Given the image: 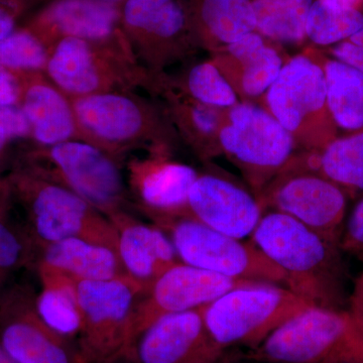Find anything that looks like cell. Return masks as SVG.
<instances>
[{"instance_id":"obj_37","label":"cell","mask_w":363,"mask_h":363,"mask_svg":"<svg viewBox=\"0 0 363 363\" xmlns=\"http://www.w3.org/2000/svg\"><path fill=\"white\" fill-rule=\"evenodd\" d=\"M20 81L16 72L0 65V105H18Z\"/></svg>"},{"instance_id":"obj_44","label":"cell","mask_w":363,"mask_h":363,"mask_svg":"<svg viewBox=\"0 0 363 363\" xmlns=\"http://www.w3.org/2000/svg\"><path fill=\"white\" fill-rule=\"evenodd\" d=\"M109 1L117 2V4H123L125 0H109Z\"/></svg>"},{"instance_id":"obj_13","label":"cell","mask_w":363,"mask_h":363,"mask_svg":"<svg viewBox=\"0 0 363 363\" xmlns=\"http://www.w3.org/2000/svg\"><path fill=\"white\" fill-rule=\"evenodd\" d=\"M30 171L68 188L109 216L128 207V188L118 160L85 140H73L35 152Z\"/></svg>"},{"instance_id":"obj_17","label":"cell","mask_w":363,"mask_h":363,"mask_svg":"<svg viewBox=\"0 0 363 363\" xmlns=\"http://www.w3.org/2000/svg\"><path fill=\"white\" fill-rule=\"evenodd\" d=\"M172 152L150 150L147 157L133 160L128 166V186L152 222L190 216L189 194L199 173L190 164L172 159Z\"/></svg>"},{"instance_id":"obj_6","label":"cell","mask_w":363,"mask_h":363,"mask_svg":"<svg viewBox=\"0 0 363 363\" xmlns=\"http://www.w3.org/2000/svg\"><path fill=\"white\" fill-rule=\"evenodd\" d=\"M311 306L285 286L252 283L234 288L203 307V317L212 338L224 350H252Z\"/></svg>"},{"instance_id":"obj_19","label":"cell","mask_w":363,"mask_h":363,"mask_svg":"<svg viewBox=\"0 0 363 363\" xmlns=\"http://www.w3.org/2000/svg\"><path fill=\"white\" fill-rule=\"evenodd\" d=\"M0 346L18 363H82L78 346L40 320L35 301L4 306Z\"/></svg>"},{"instance_id":"obj_38","label":"cell","mask_w":363,"mask_h":363,"mask_svg":"<svg viewBox=\"0 0 363 363\" xmlns=\"http://www.w3.org/2000/svg\"><path fill=\"white\" fill-rule=\"evenodd\" d=\"M346 309L363 330V271L355 279Z\"/></svg>"},{"instance_id":"obj_8","label":"cell","mask_w":363,"mask_h":363,"mask_svg":"<svg viewBox=\"0 0 363 363\" xmlns=\"http://www.w3.org/2000/svg\"><path fill=\"white\" fill-rule=\"evenodd\" d=\"M76 283L82 315L77 342L82 363H111L128 357L133 345V313L145 289L128 274Z\"/></svg>"},{"instance_id":"obj_40","label":"cell","mask_w":363,"mask_h":363,"mask_svg":"<svg viewBox=\"0 0 363 363\" xmlns=\"http://www.w3.org/2000/svg\"><path fill=\"white\" fill-rule=\"evenodd\" d=\"M0 363H18L13 359L0 346Z\"/></svg>"},{"instance_id":"obj_14","label":"cell","mask_w":363,"mask_h":363,"mask_svg":"<svg viewBox=\"0 0 363 363\" xmlns=\"http://www.w3.org/2000/svg\"><path fill=\"white\" fill-rule=\"evenodd\" d=\"M252 283L259 281L227 278L179 262L157 277L138 300L133 313V344L160 318L200 309L228 291Z\"/></svg>"},{"instance_id":"obj_41","label":"cell","mask_w":363,"mask_h":363,"mask_svg":"<svg viewBox=\"0 0 363 363\" xmlns=\"http://www.w3.org/2000/svg\"><path fill=\"white\" fill-rule=\"evenodd\" d=\"M111 363H136L131 360L130 358L128 357H123L119 358V359L116 360V362H112Z\"/></svg>"},{"instance_id":"obj_27","label":"cell","mask_w":363,"mask_h":363,"mask_svg":"<svg viewBox=\"0 0 363 363\" xmlns=\"http://www.w3.org/2000/svg\"><path fill=\"white\" fill-rule=\"evenodd\" d=\"M326 79L327 101L339 130H363V73L320 51Z\"/></svg>"},{"instance_id":"obj_25","label":"cell","mask_w":363,"mask_h":363,"mask_svg":"<svg viewBox=\"0 0 363 363\" xmlns=\"http://www.w3.org/2000/svg\"><path fill=\"white\" fill-rule=\"evenodd\" d=\"M40 248V264L75 281H104L126 274L116 250L101 243L67 238Z\"/></svg>"},{"instance_id":"obj_18","label":"cell","mask_w":363,"mask_h":363,"mask_svg":"<svg viewBox=\"0 0 363 363\" xmlns=\"http://www.w3.org/2000/svg\"><path fill=\"white\" fill-rule=\"evenodd\" d=\"M26 28L49 50L65 38L108 44L128 42L121 28V4L109 0H51Z\"/></svg>"},{"instance_id":"obj_32","label":"cell","mask_w":363,"mask_h":363,"mask_svg":"<svg viewBox=\"0 0 363 363\" xmlns=\"http://www.w3.org/2000/svg\"><path fill=\"white\" fill-rule=\"evenodd\" d=\"M49 54V48L26 26L0 40V65L11 71L45 73Z\"/></svg>"},{"instance_id":"obj_1","label":"cell","mask_w":363,"mask_h":363,"mask_svg":"<svg viewBox=\"0 0 363 363\" xmlns=\"http://www.w3.org/2000/svg\"><path fill=\"white\" fill-rule=\"evenodd\" d=\"M252 241L285 274L289 290L313 306H347L345 267L338 243L278 211L264 212Z\"/></svg>"},{"instance_id":"obj_30","label":"cell","mask_w":363,"mask_h":363,"mask_svg":"<svg viewBox=\"0 0 363 363\" xmlns=\"http://www.w3.org/2000/svg\"><path fill=\"white\" fill-rule=\"evenodd\" d=\"M317 171L350 196L363 192V130L339 135L317 159Z\"/></svg>"},{"instance_id":"obj_39","label":"cell","mask_w":363,"mask_h":363,"mask_svg":"<svg viewBox=\"0 0 363 363\" xmlns=\"http://www.w3.org/2000/svg\"><path fill=\"white\" fill-rule=\"evenodd\" d=\"M334 4H340V6L352 7V9H359L363 4V0H328Z\"/></svg>"},{"instance_id":"obj_11","label":"cell","mask_w":363,"mask_h":363,"mask_svg":"<svg viewBox=\"0 0 363 363\" xmlns=\"http://www.w3.org/2000/svg\"><path fill=\"white\" fill-rule=\"evenodd\" d=\"M309 152L300 150L260 193L264 211H278L338 243L350 195L310 167Z\"/></svg>"},{"instance_id":"obj_3","label":"cell","mask_w":363,"mask_h":363,"mask_svg":"<svg viewBox=\"0 0 363 363\" xmlns=\"http://www.w3.org/2000/svg\"><path fill=\"white\" fill-rule=\"evenodd\" d=\"M257 363H363V330L347 309L311 306L238 359Z\"/></svg>"},{"instance_id":"obj_28","label":"cell","mask_w":363,"mask_h":363,"mask_svg":"<svg viewBox=\"0 0 363 363\" xmlns=\"http://www.w3.org/2000/svg\"><path fill=\"white\" fill-rule=\"evenodd\" d=\"M160 82L203 104L227 109L241 100L211 59L191 62L175 75L162 74Z\"/></svg>"},{"instance_id":"obj_29","label":"cell","mask_w":363,"mask_h":363,"mask_svg":"<svg viewBox=\"0 0 363 363\" xmlns=\"http://www.w3.org/2000/svg\"><path fill=\"white\" fill-rule=\"evenodd\" d=\"M314 0H253L255 32L277 45L302 44Z\"/></svg>"},{"instance_id":"obj_15","label":"cell","mask_w":363,"mask_h":363,"mask_svg":"<svg viewBox=\"0 0 363 363\" xmlns=\"http://www.w3.org/2000/svg\"><path fill=\"white\" fill-rule=\"evenodd\" d=\"M136 363H231L212 338L203 308L160 318L136 339L128 357Z\"/></svg>"},{"instance_id":"obj_35","label":"cell","mask_w":363,"mask_h":363,"mask_svg":"<svg viewBox=\"0 0 363 363\" xmlns=\"http://www.w3.org/2000/svg\"><path fill=\"white\" fill-rule=\"evenodd\" d=\"M0 136L9 142L32 136L30 123L20 105H0Z\"/></svg>"},{"instance_id":"obj_16","label":"cell","mask_w":363,"mask_h":363,"mask_svg":"<svg viewBox=\"0 0 363 363\" xmlns=\"http://www.w3.org/2000/svg\"><path fill=\"white\" fill-rule=\"evenodd\" d=\"M189 194V214L214 230L243 240L252 236L264 211L255 193L208 162Z\"/></svg>"},{"instance_id":"obj_2","label":"cell","mask_w":363,"mask_h":363,"mask_svg":"<svg viewBox=\"0 0 363 363\" xmlns=\"http://www.w3.org/2000/svg\"><path fill=\"white\" fill-rule=\"evenodd\" d=\"M82 140L118 160L136 147L173 150L180 138L162 108L131 91L71 98Z\"/></svg>"},{"instance_id":"obj_26","label":"cell","mask_w":363,"mask_h":363,"mask_svg":"<svg viewBox=\"0 0 363 363\" xmlns=\"http://www.w3.org/2000/svg\"><path fill=\"white\" fill-rule=\"evenodd\" d=\"M39 274L42 291L35 300V311L50 329L73 340L82 328L77 283L63 272L42 264Z\"/></svg>"},{"instance_id":"obj_22","label":"cell","mask_w":363,"mask_h":363,"mask_svg":"<svg viewBox=\"0 0 363 363\" xmlns=\"http://www.w3.org/2000/svg\"><path fill=\"white\" fill-rule=\"evenodd\" d=\"M117 234V255L125 274L145 291L157 277L180 262L173 243L162 229L143 223L128 210L109 215Z\"/></svg>"},{"instance_id":"obj_43","label":"cell","mask_w":363,"mask_h":363,"mask_svg":"<svg viewBox=\"0 0 363 363\" xmlns=\"http://www.w3.org/2000/svg\"><path fill=\"white\" fill-rule=\"evenodd\" d=\"M6 193V186L4 185V184L1 183V181H0V198L2 197V195Z\"/></svg>"},{"instance_id":"obj_42","label":"cell","mask_w":363,"mask_h":363,"mask_svg":"<svg viewBox=\"0 0 363 363\" xmlns=\"http://www.w3.org/2000/svg\"><path fill=\"white\" fill-rule=\"evenodd\" d=\"M7 143H9V140H6L4 138H2V136H0V152L4 150V147H6Z\"/></svg>"},{"instance_id":"obj_10","label":"cell","mask_w":363,"mask_h":363,"mask_svg":"<svg viewBox=\"0 0 363 363\" xmlns=\"http://www.w3.org/2000/svg\"><path fill=\"white\" fill-rule=\"evenodd\" d=\"M183 264L241 281L285 286L286 276L252 241L226 235L191 216L160 219Z\"/></svg>"},{"instance_id":"obj_20","label":"cell","mask_w":363,"mask_h":363,"mask_svg":"<svg viewBox=\"0 0 363 363\" xmlns=\"http://www.w3.org/2000/svg\"><path fill=\"white\" fill-rule=\"evenodd\" d=\"M241 101H262L289 58L277 44L252 32L210 55Z\"/></svg>"},{"instance_id":"obj_24","label":"cell","mask_w":363,"mask_h":363,"mask_svg":"<svg viewBox=\"0 0 363 363\" xmlns=\"http://www.w3.org/2000/svg\"><path fill=\"white\" fill-rule=\"evenodd\" d=\"M199 49L210 55L255 32L253 0H186Z\"/></svg>"},{"instance_id":"obj_31","label":"cell","mask_w":363,"mask_h":363,"mask_svg":"<svg viewBox=\"0 0 363 363\" xmlns=\"http://www.w3.org/2000/svg\"><path fill=\"white\" fill-rule=\"evenodd\" d=\"M363 28L359 9L315 0L306 21V38L318 47L329 48L348 40Z\"/></svg>"},{"instance_id":"obj_34","label":"cell","mask_w":363,"mask_h":363,"mask_svg":"<svg viewBox=\"0 0 363 363\" xmlns=\"http://www.w3.org/2000/svg\"><path fill=\"white\" fill-rule=\"evenodd\" d=\"M339 247L343 253L363 262V192L357 195L352 209L346 215Z\"/></svg>"},{"instance_id":"obj_23","label":"cell","mask_w":363,"mask_h":363,"mask_svg":"<svg viewBox=\"0 0 363 363\" xmlns=\"http://www.w3.org/2000/svg\"><path fill=\"white\" fill-rule=\"evenodd\" d=\"M152 92L161 97L162 108L181 143L196 157L208 164L222 157L219 135L226 109L203 104L157 80Z\"/></svg>"},{"instance_id":"obj_36","label":"cell","mask_w":363,"mask_h":363,"mask_svg":"<svg viewBox=\"0 0 363 363\" xmlns=\"http://www.w3.org/2000/svg\"><path fill=\"white\" fill-rule=\"evenodd\" d=\"M28 6V0H0V40L16 30V21Z\"/></svg>"},{"instance_id":"obj_9","label":"cell","mask_w":363,"mask_h":363,"mask_svg":"<svg viewBox=\"0 0 363 363\" xmlns=\"http://www.w3.org/2000/svg\"><path fill=\"white\" fill-rule=\"evenodd\" d=\"M13 186L25 203L40 247L82 238L116 250L117 234L111 219L73 191L30 172L14 176Z\"/></svg>"},{"instance_id":"obj_4","label":"cell","mask_w":363,"mask_h":363,"mask_svg":"<svg viewBox=\"0 0 363 363\" xmlns=\"http://www.w3.org/2000/svg\"><path fill=\"white\" fill-rule=\"evenodd\" d=\"M260 104L292 135L300 150L322 152L339 136L327 101L320 50L286 60Z\"/></svg>"},{"instance_id":"obj_33","label":"cell","mask_w":363,"mask_h":363,"mask_svg":"<svg viewBox=\"0 0 363 363\" xmlns=\"http://www.w3.org/2000/svg\"><path fill=\"white\" fill-rule=\"evenodd\" d=\"M26 257L23 240L0 218V286L23 264Z\"/></svg>"},{"instance_id":"obj_21","label":"cell","mask_w":363,"mask_h":363,"mask_svg":"<svg viewBox=\"0 0 363 363\" xmlns=\"http://www.w3.org/2000/svg\"><path fill=\"white\" fill-rule=\"evenodd\" d=\"M20 81L18 105L30 123L32 136L42 147L82 140L71 99L44 72H16Z\"/></svg>"},{"instance_id":"obj_12","label":"cell","mask_w":363,"mask_h":363,"mask_svg":"<svg viewBox=\"0 0 363 363\" xmlns=\"http://www.w3.org/2000/svg\"><path fill=\"white\" fill-rule=\"evenodd\" d=\"M121 28L138 64L154 79L199 50L186 0H125Z\"/></svg>"},{"instance_id":"obj_5","label":"cell","mask_w":363,"mask_h":363,"mask_svg":"<svg viewBox=\"0 0 363 363\" xmlns=\"http://www.w3.org/2000/svg\"><path fill=\"white\" fill-rule=\"evenodd\" d=\"M45 74L70 99L138 87L152 91L155 82L128 42L108 44L76 38L52 45Z\"/></svg>"},{"instance_id":"obj_7","label":"cell","mask_w":363,"mask_h":363,"mask_svg":"<svg viewBox=\"0 0 363 363\" xmlns=\"http://www.w3.org/2000/svg\"><path fill=\"white\" fill-rule=\"evenodd\" d=\"M219 142L222 156L257 197L300 152L292 135L257 102L240 101L226 109Z\"/></svg>"}]
</instances>
